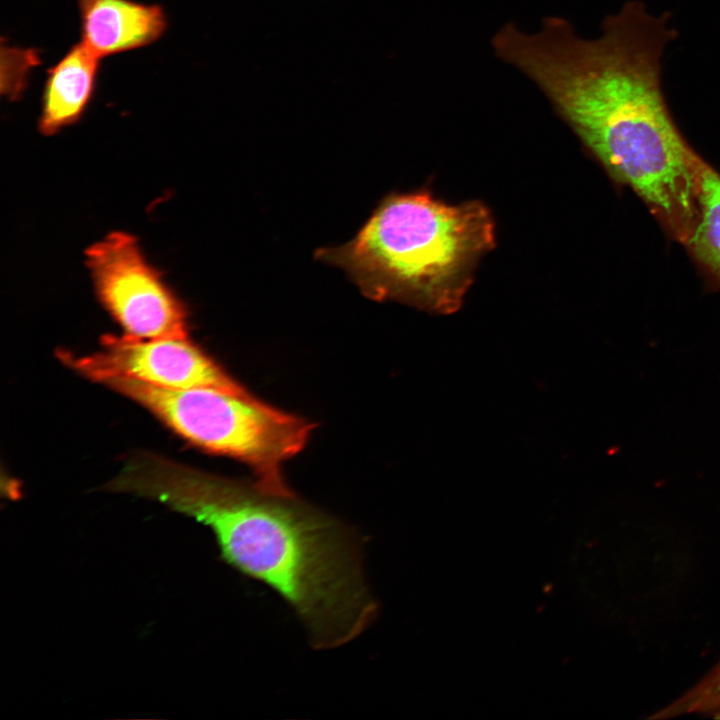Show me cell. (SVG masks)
I'll return each instance as SVG.
<instances>
[{"mask_svg":"<svg viewBox=\"0 0 720 720\" xmlns=\"http://www.w3.org/2000/svg\"><path fill=\"white\" fill-rule=\"evenodd\" d=\"M671 14L640 0L607 15L601 34L581 37L560 16L535 32L506 25L496 57L530 80L618 184L630 188L682 244L698 217L702 158L667 105L662 59L678 31Z\"/></svg>","mask_w":720,"mask_h":720,"instance_id":"1","label":"cell"},{"mask_svg":"<svg viewBox=\"0 0 720 720\" xmlns=\"http://www.w3.org/2000/svg\"><path fill=\"white\" fill-rule=\"evenodd\" d=\"M107 488L156 500L210 528L222 560L277 592L305 624L314 648L345 645L376 617L361 537L294 493L152 454L132 458Z\"/></svg>","mask_w":720,"mask_h":720,"instance_id":"2","label":"cell"},{"mask_svg":"<svg viewBox=\"0 0 720 720\" xmlns=\"http://www.w3.org/2000/svg\"><path fill=\"white\" fill-rule=\"evenodd\" d=\"M495 240L481 202L449 204L419 191L388 196L351 241L317 256L344 269L371 299L450 314Z\"/></svg>","mask_w":720,"mask_h":720,"instance_id":"3","label":"cell"},{"mask_svg":"<svg viewBox=\"0 0 720 720\" xmlns=\"http://www.w3.org/2000/svg\"><path fill=\"white\" fill-rule=\"evenodd\" d=\"M102 384L138 402L197 447L236 459L262 488L293 493L282 465L306 446L314 425L250 393L215 388L166 389L129 378Z\"/></svg>","mask_w":720,"mask_h":720,"instance_id":"4","label":"cell"},{"mask_svg":"<svg viewBox=\"0 0 720 720\" xmlns=\"http://www.w3.org/2000/svg\"><path fill=\"white\" fill-rule=\"evenodd\" d=\"M86 258L98 297L127 335L187 338L183 304L132 235L112 232L88 248Z\"/></svg>","mask_w":720,"mask_h":720,"instance_id":"5","label":"cell"},{"mask_svg":"<svg viewBox=\"0 0 720 720\" xmlns=\"http://www.w3.org/2000/svg\"><path fill=\"white\" fill-rule=\"evenodd\" d=\"M68 366L94 381L129 378L166 389L215 388L249 393L187 338L141 339L106 335L101 349L77 357L59 353Z\"/></svg>","mask_w":720,"mask_h":720,"instance_id":"6","label":"cell"},{"mask_svg":"<svg viewBox=\"0 0 720 720\" xmlns=\"http://www.w3.org/2000/svg\"><path fill=\"white\" fill-rule=\"evenodd\" d=\"M81 42L98 57L138 49L167 28L163 8L132 0H77Z\"/></svg>","mask_w":720,"mask_h":720,"instance_id":"7","label":"cell"},{"mask_svg":"<svg viewBox=\"0 0 720 720\" xmlns=\"http://www.w3.org/2000/svg\"><path fill=\"white\" fill-rule=\"evenodd\" d=\"M100 59L80 41L48 70L39 118L43 134H55L82 117L96 88Z\"/></svg>","mask_w":720,"mask_h":720,"instance_id":"8","label":"cell"},{"mask_svg":"<svg viewBox=\"0 0 720 720\" xmlns=\"http://www.w3.org/2000/svg\"><path fill=\"white\" fill-rule=\"evenodd\" d=\"M697 205L696 224L685 246L711 287L720 289V173L703 159Z\"/></svg>","mask_w":720,"mask_h":720,"instance_id":"9","label":"cell"},{"mask_svg":"<svg viewBox=\"0 0 720 720\" xmlns=\"http://www.w3.org/2000/svg\"><path fill=\"white\" fill-rule=\"evenodd\" d=\"M694 693L705 710L720 712V663L694 687Z\"/></svg>","mask_w":720,"mask_h":720,"instance_id":"10","label":"cell"},{"mask_svg":"<svg viewBox=\"0 0 720 720\" xmlns=\"http://www.w3.org/2000/svg\"><path fill=\"white\" fill-rule=\"evenodd\" d=\"M671 710L673 711L674 714H680L675 710L674 704L671 705Z\"/></svg>","mask_w":720,"mask_h":720,"instance_id":"11","label":"cell"},{"mask_svg":"<svg viewBox=\"0 0 720 720\" xmlns=\"http://www.w3.org/2000/svg\"><path fill=\"white\" fill-rule=\"evenodd\" d=\"M666 711H667V713H668L669 715L673 716V714H672V713L670 712V710H669V706L666 708Z\"/></svg>","mask_w":720,"mask_h":720,"instance_id":"12","label":"cell"}]
</instances>
